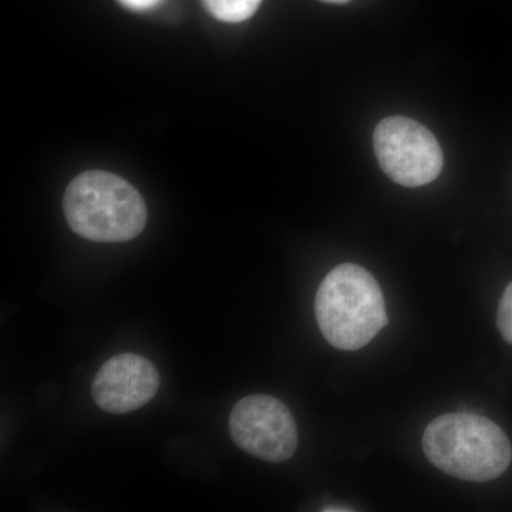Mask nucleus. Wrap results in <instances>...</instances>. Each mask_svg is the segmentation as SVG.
Instances as JSON below:
<instances>
[{
	"label": "nucleus",
	"instance_id": "nucleus-1",
	"mask_svg": "<svg viewBox=\"0 0 512 512\" xmlns=\"http://www.w3.org/2000/svg\"><path fill=\"white\" fill-rule=\"evenodd\" d=\"M424 454L448 476L473 483L495 480L511 464L510 440L484 416L443 414L424 431Z\"/></svg>",
	"mask_w": 512,
	"mask_h": 512
},
{
	"label": "nucleus",
	"instance_id": "nucleus-2",
	"mask_svg": "<svg viewBox=\"0 0 512 512\" xmlns=\"http://www.w3.org/2000/svg\"><path fill=\"white\" fill-rule=\"evenodd\" d=\"M315 313L322 335L340 350L362 349L387 325L380 285L355 264L336 266L326 275L316 293Z\"/></svg>",
	"mask_w": 512,
	"mask_h": 512
},
{
	"label": "nucleus",
	"instance_id": "nucleus-3",
	"mask_svg": "<svg viewBox=\"0 0 512 512\" xmlns=\"http://www.w3.org/2000/svg\"><path fill=\"white\" fill-rule=\"evenodd\" d=\"M64 215L70 228L94 242H126L146 227V202L117 175L87 171L64 192Z\"/></svg>",
	"mask_w": 512,
	"mask_h": 512
},
{
	"label": "nucleus",
	"instance_id": "nucleus-4",
	"mask_svg": "<svg viewBox=\"0 0 512 512\" xmlns=\"http://www.w3.org/2000/svg\"><path fill=\"white\" fill-rule=\"evenodd\" d=\"M373 146L384 173L404 187H421L439 177L443 151L423 124L407 117H389L377 124Z\"/></svg>",
	"mask_w": 512,
	"mask_h": 512
},
{
	"label": "nucleus",
	"instance_id": "nucleus-5",
	"mask_svg": "<svg viewBox=\"0 0 512 512\" xmlns=\"http://www.w3.org/2000/svg\"><path fill=\"white\" fill-rule=\"evenodd\" d=\"M229 433L241 450L269 463L289 460L298 447L291 410L268 394L239 400L229 417Z\"/></svg>",
	"mask_w": 512,
	"mask_h": 512
},
{
	"label": "nucleus",
	"instance_id": "nucleus-6",
	"mask_svg": "<svg viewBox=\"0 0 512 512\" xmlns=\"http://www.w3.org/2000/svg\"><path fill=\"white\" fill-rule=\"evenodd\" d=\"M160 387V373L146 357L123 353L100 367L92 386L94 402L104 412L126 414L146 406Z\"/></svg>",
	"mask_w": 512,
	"mask_h": 512
},
{
	"label": "nucleus",
	"instance_id": "nucleus-7",
	"mask_svg": "<svg viewBox=\"0 0 512 512\" xmlns=\"http://www.w3.org/2000/svg\"><path fill=\"white\" fill-rule=\"evenodd\" d=\"M215 19L227 23L244 22L258 10L262 0H202Z\"/></svg>",
	"mask_w": 512,
	"mask_h": 512
},
{
	"label": "nucleus",
	"instance_id": "nucleus-8",
	"mask_svg": "<svg viewBox=\"0 0 512 512\" xmlns=\"http://www.w3.org/2000/svg\"><path fill=\"white\" fill-rule=\"evenodd\" d=\"M497 326L503 338L512 345V282L505 289L498 306Z\"/></svg>",
	"mask_w": 512,
	"mask_h": 512
},
{
	"label": "nucleus",
	"instance_id": "nucleus-9",
	"mask_svg": "<svg viewBox=\"0 0 512 512\" xmlns=\"http://www.w3.org/2000/svg\"><path fill=\"white\" fill-rule=\"evenodd\" d=\"M119 2L127 6L128 9L146 10L154 8L161 0H119Z\"/></svg>",
	"mask_w": 512,
	"mask_h": 512
},
{
	"label": "nucleus",
	"instance_id": "nucleus-10",
	"mask_svg": "<svg viewBox=\"0 0 512 512\" xmlns=\"http://www.w3.org/2000/svg\"><path fill=\"white\" fill-rule=\"evenodd\" d=\"M323 511H336V512H340V511H352L350 510V508H323Z\"/></svg>",
	"mask_w": 512,
	"mask_h": 512
},
{
	"label": "nucleus",
	"instance_id": "nucleus-11",
	"mask_svg": "<svg viewBox=\"0 0 512 512\" xmlns=\"http://www.w3.org/2000/svg\"><path fill=\"white\" fill-rule=\"evenodd\" d=\"M323 2H329V3H346V2H349V0H323Z\"/></svg>",
	"mask_w": 512,
	"mask_h": 512
}]
</instances>
